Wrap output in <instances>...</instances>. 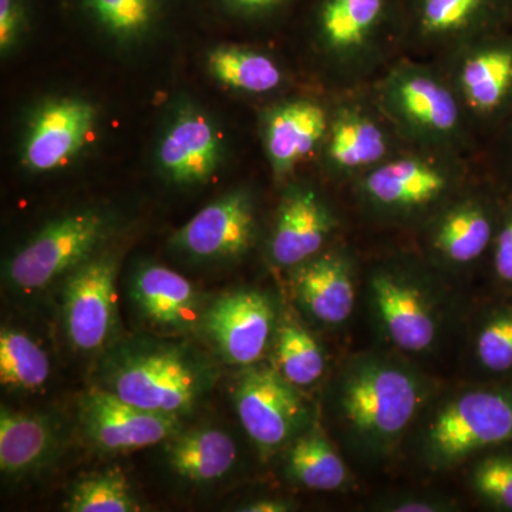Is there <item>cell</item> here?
<instances>
[{
	"instance_id": "obj_26",
	"label": "cell",
	"mask_w": 512,
	"mask_h": 512,
	"mask_svg": "<svg viewBox=\"0 0 512 512\" xmlns=\"http://www.w3.org/2000/svg\"><path fill=\"white\" fill-rule=\"evenodd\" d=\"M64 510L70 512H137L143 510L120 468L90 474L74 484Z\"/></svg>"
},
{
	"instance_id": "obj_27",
	"label": "cell",
	"mask_w": 512,
	"mask_h": 512,
	"mask_svg": "<svg viewBox=\"0 0 512 512\" xmlns=\"http://www.w3.org/2000/svg\"><path fill=\"white\" fill-rule=\"evenodd\" d=\"M101 29L119 43H134L153 29L158 0H84Z\"/></svg>"
},
{
	"instance_id": "obj_6",
	"label": "cell",
	"mask_w": 512,
	"mask_h": 512,
	"mask_svg": "<svg viewBox=\"0 0 512 512\" xmlns=\"http://www.w3.org/2000/svg\"><path fill=\"white\" fill-rule=\"evenodd\" d=\"M97 109L82 97H50L26 124L20 157L32 173L59 170L77 157L96 126Z\"/></svg>"
},
{
	"instance_id": "obj_3",
	"label": "cell",
	"mask_w": 512,
	"mask_h": 512,
	"mask_svg": "<svg viewBox=\"0 0 512 512\" xmlns=\"http://www.w3.org/2000/svg\"><path fill=\"white\" fill-rule=\"evenodd\" d=\"M512 443V383L477 387L444 404L426 434L429 461L451 467L483 450Z\"/></svg>"
},
{
	"instance_id": "obj_15",
	"label": "cell",
	"mask_w": 512,
	"mask_h": 512,
	"mask_svg": "<svg viewBox=\"0 0 512 512\" xmlns=\"http://www.w3.org/2000/svg\"><path fill=\"white\" fill-rule=\"evenodd\" d=\"M330 229L332 218L315 192H289L279 208L272 235V261L285 268H295L308 261L323 247Z\"/></svg>"
},
{
	"instance_id": "obj_16",
	"label": "cell",
	"mask_w": 512,
	"mask_h": 512,
	"mask_svg": "<svg viewBox=\"0 0 512 512\" xmlns=\"http://www.w3.org/2000/svg\"><path fill=\"white\" fill-rule=\"evenodd\" d=\"M59 429L42 414L0 412V470L3 476L22 478L45 467L59 450Z\"/></svg>"
},
{
	"instance_id": "obj_13",
	"label": "cell",
	"mask_w": 512,
	"mask_h": 512,
	"mask_svg": "<svg viewBox=\"0 0 512 512\" xmlns=\"http://www.w3.org/2000/svg\"><path fill=\"white\" fill-rule=\"evenodd\" d=\"M372 298L384 332L404 352H426L437 339V320L416 285L390 274L372 279Z\"/></svg>"
},
{
	"instance_id": "obj_11",
	"label": "cell",
	"mask_w": 512,
	"mask_h": 512,
	"mask_svg": "<svg viewBox=\"0 0 512 512\" xmlns=\"http://www.w3.org/2000/svg\"><path fill=\"white\" fill-rule=\"evenodd\" d=\"M255 237V214L245 191H232L202 208L171 238V247L197 261L244 255Z\"/></svg>"
},
{
	"instance_id": "obj_35",
	"label": "cell",
	"mask_w": 512,
	"mask_h": 512,
	"mask_svg": "<svg viewBox=\"0 0 512 512\" xmlns=\"http://www.w3.org/2000/svg\"><path fill=\"white\" fill-rule=\"evenodd\" d=\"M25 29V9L22 0H0V52L8 56Z\"/></svg>"
},
{
	"instance_id": "obj_32",
	"label": "cell",
	"mask_w": 512,
	"mask_h": 512,
	"mask_svg": "<svg viewBox=\"0 0 512 512\" xmlns=\"http://www.w3.org/2000/svg\"><path fill=\"white\" fill-rule=\"evenodd\" d=\"M471 485L488 507L512 512V443L490 448L474 464Z\"/></svg>"
},
{
	"instance_id": "obj_10",
	"label": "cell",
	"mask_w": 512,
	"mask_h": 512,
	"mask_svg": "<svg viewBox=\"0 0 512 512\" xmlns=\"http://www.w3.org/2000/svg\"><path fill=\"white\" fill-rule=\"evenodd\" d=\"M224 156V141L214 120L194 104L171 113L157 146V165L171 183L201 184L210 180Z\"/></svg>"
},
{
	"instance_id": "obj_36",
	"label": "cell",
	"mask_w": 512,
	"mask_h": 512,
	"mask_svg": "<svg viewBox=\"0 0 512 512\" xmlns=\"http://www.w3.org/2000/svg\"><path fill=\"white\" fill-rule=\"evenodd\" d=\"M386 510L394 512H436L447 510L446 505L434 500H421V498H407L389 505Z\"/></svg>"
},
{
	"instance_id": "obj_12",
	"label": "cell",
	"mask_w": 512,
	"mask_h": 512,
	"mask_svg": "<svg viewBox=\"0 0 512 512\" xmlns=\"http://www.w3.org/2000/svg\"><path fill=\"white\" fill-rule=\"evenodd\" d=\"M131 295L148 325L163 332H190L204 316L194 286L167 266L141 265L134 274Z\"/></svg>"
},
{
	"instance_id": "obj_24",
	"label": "cell",
	"mask_w": 512,
	"mask_h": 512,
	"mask_svg": "<svg viewBox=\"0 0 512 512\" xmlns=\"http://www.w3.org/2000/svg\"><path fill=\"white\" fill-rule=\"evenodd\" d=\"M50 376V360L42 346L20 330L0 333V382L13 390L36 392Z\"/></svg>"
},
{
	"instance_id": "obj_17",
	"label": "cell",
	"mask_w": 512,
	"mask_h": 512,
	"mask_svg": "<svg viewBox=\"0 0 512 512\" xmlns=\"http://www.w3.org/2000/svg\"><path fill=\"white\" fill-rule=\"evenodd\" d=\"M326 130L325 111L311 101H291L269 111L265 144L276 175H285L312 153Z\"/></svg>"
},
{
	"instance_id": "obj_38",
	"label": "cell",
	"mask_w": 512,
	"mask_h": 512,
	"mask_svg": "<svg viewBox=\"0 0 512 512\" xmlns=\"http://www.w3.org/2000/svg\"><path fill=\"white\" fill-rule=\"evenodd\" d=\"M278 0H231L232 5L244 10L265 9L274 5Z\"/></svg>"
},
{
	"instance_id": "obj_29",
	"label": "cell",
	"mask_w": 512,
	"mask_h": 512,
	"mask_svg": "<svg viewBox=\"0 0 512 512\" xmlns=\"http://www.w3.org/2000/svg\"><path fill=\"white\" fill-rule=\"evenodd\" d=\"M397 96L406 113L421 126L439 131H448L456 126V101L434 80L421 76L410 77L400 84Z\"/></svg>"
},
{
	"instance_id": "obj_22",
	"label": "cell",
	"mask_w": 512,
	"mask_h": 512,
	"mask_svg": "<svg viewBox=\"0 0 512 512\" xmlns=\"http://www.w3.org/2000/svg\"><path fill=\"white\" fill-rule=\"evenodd\" d=\"M286 473L311 490L335 491L348 481V468L325 434L316 427L293 441Z\"/></svg>"
},
{
	"instance_id": "obj_7",
	"label": "cell",
	"mask_w": 512,
	"mask_h": 512,
	"mask_svg": "<svg viewBox=\"0 0 512 512\" xmlns=\"http://www.w3.org/2000/svg\"><path fill=\"white\" fill-rule=\"evenodd\" d=\"M84 437L104 453H128L168 441L183 430L181 419L124 402L104 387L89 390L79 406Z\"/></svg>"
},
{
	"instance_id": "obj_20",
	"label": "cell",
	"mask_w": 512,
	"mask_h": 512,
	"mask_svg": "<svg viewBox=\"0 0 512 512\" xmlns=\"http://www.w3.org/2000/svg\"><path fill=\"white\" fill-rule=\"evenodd\" d=\"M446 187L443 175L429 165L414 160L393 161L367 177V194L379 204L412 208L429 204Z\"/></svg>"
},
{
	"instance_id": "obj_25",
	"label": "cell",
	"mask_w": 512,
	"mask_h": 512,
	"mask_svg": "<svg viewBox=\"0 0 512 512\" xmlns=\"http://www.w3.org/2000/svg\"><path fill=\"white\" fill-rule=\"evenodd\" d=\"M276 370L296 387L312 386L325 373L326 360L315 338L295 322L276 332Z\"/></svg>"
},
{
	"instance_id": "obj_34",
	"label": "cell",
	"mask_w": 512,
	"mask_h": 512,
	"mask_svg": "<svg viewBox=\"0 0 512 512\" xmlns=\"http://www.w3.org/2000/svg\"><path fill=\"white\" fill-rule=\"evenodd\" d=\"M491 251L495 282L512 295V201L501 212Z\"/></svg>"
},
{
	"instance_id": "obj_14",
	"label": "cell",
	"mask_w": 512,
	"mask_h": 512,
	"mask_svg": "<svg viewBox=\"0 0 512 512\" xmlns=\"http://www.w3.org/2000/svg\"><path fill=\"white\" fill-rule=\"evenodd\" d=\"M292 288L302 308L319 322L342 325L352 316L355 282L339 255H320L295 266Z\"/></svg>"
},
{
	"instance_id": "obj_23",
	"label": "cell",
	"mask_w": 512,
	"mask_h": 512,
	"mask_svg": "<svg viewBox=\"0 0 512 512\" xmlns=\"http://www.w3.org/2000/svg\"><path fill=\"white\" fill-rule=\"evenodd\" d=\"M208 72L217 82L245 93H268L282 83L271 57L239 46H218L208 53Z\"/></svg>"
},
{
	"instance_id": "obj_5",
	"label": "cell",
	"mask_w": 512,
	"mask_h": 512,
	"mask_svg": "<svg viewBox=\"0 0 512 512\" xmlns=\"http://www.w3.org/2000/svg\"><path fill=\"white\" fill-rule=\"evenodd\" d=\"M234 402L242 427L264 456L288 446L308 421V403L299 387L274 367H245L235 384Z\"/></svg>"
},
{
	"instance_id": "obj_33",
	"label": "cell",
	"mask_w": 512,
	"mask_h": 512,
	"mask_svg": "<svg viewBox=\"0 0 512 512\" xmlns=\"http://www.w3.org/2000/svg\"><path fill=\"white\" fill-rule=\"evenodd\" d=\"M483 0H426L424 26L431 32L460 28L480 9Z\"/></svg>"
},
{
	"instance_id": "obj_21",
	"label": "cell",
	"mask_w": 512,
	"mask_h": 512,
	"mask_svg": "<svg viewBox=\"0 0 512 512\" xmlns=\"http://www.w3.org/2000/svg\"><path fill=\"white\" fill-rule=\"evenodd\" d=\"M500 217L478 202L457 208L441 222L436 247L454 264H471L493 247Z\"/></svg>"
},
{
	"instance_id": "obj_4",
	"label": "cell",
	"mask_w": 512,
	"mask_h": 512,
	"mask_svg": "<svg viewBox=\"0 0 512 512\" xmlns=\"http://www.w3.org/2000/svg\"><path fill=\"white\" fill-rule=\"evenodd\" d=\"M107 232L109 220L99 211L73 212L50 222L10 259V285L23 292L43 291L92 258Z\"/></svg>"
},
{
	"instance_id": "obj_37",
	"label": "cell",
	"mask_w": 512,
	"mask_h": 512,
	"mask_svg": "<svg viewBox=\"0 0 512 512\" xmlns=\"http://www.w3.org/2000/svg\"><path fill=\"white\" fill-rule=\"evenodd\" d=\"M291 510V504L278 500L255 501V503L245 505L244 508H239V511L245 512H285Z\"/></svg>"
},
{
	"instance_id": "obj_9",
	"label": "cell",
	"mask_w": 512,
	"mask_h": 512,
	"mask_svg": "<svg viewBox=\"0 0 512 512\" xmlns=\"http://www.w3.org/2000/svg\"><path fill=\"white\" fill-rule=\"evenodd\" d=\"M201 323L225 362L247 367L258 363L268 349L275 309L264 293L232 292L205 309Z\"/></svg>"
},
{
	"instance_id": "obj_30",
	"label": "cell",
	"mask_w": 512,
	"mask_h": 512,
	"mask_svg": "<svg viewBox=\"0 0 512 512\" xmlns=\"http://www.w3.org/2000/svg\"><path fill=\"white\" fill-rule=\"evenodd\" d=\"M383 0H329L323 10L326 39L336 49H349L365 40L382 10Z\"/></svg>"
},
{
	"instance_id": "obj_8",
	"label": "cell",
	"mask_w": 512,
	"mask_h": 512,
	"mask_svg": "<svg viewBox=\"0 0 512 512\" xmlns=\"http://www.w3.org/2000/svg\"><path fill=\"white\" fill-rule=\"evenodd\" d=\"M117 262L111 255L92 256L69 274L63 316L67 338L80 352H97L116 326Z\"/></svg>"
},
{
	"instance_id": "obj_39",
	"label": "cell",
	"mask_w": 512,
	"mask_h": 512,
	"mask_svg": "<svg viewBox=\"0 0 512 512\" xmlns=\"http://www.w3.org/2000/svg\"><path fill=\"white\" fill-rule=\"evenodd\" d=\"M508 141H510V156L512 158V124L510 127V136H508Z\"/></svg>"
},
{
	"instance_id": "obj_2",
	"label": "cell",
	"mask_w": 512,
	"mask_h": 512,
	"mask_svg": "<svg viewBox=\"0 0 512 512\" xmlns=\"http://www.w3.org/2000/svg\"><path fill=\"white\" fill-rule=\"evenodd\" d=\"M423 383L403 367L376 357L357 360L340 386V409L357 436L373 447H392L424 402Z\"/></svg>"
},
{
	"instance_id": "obj_28",
	"label": "cell",
	"mask_w": 512,
	"mask_h": 512,
	"mask_svg": "<svg viewBox=\"0 0 512 512\" xmlns=\"http://www.w3.org/2000/svg\"><path fill=\"white\" fill-rule=\"evenodd\" d=\"M478 366L488 375L512 379V298L487 312L474 342Z\"/></svg>"
},
{
	"instance_id": "obj_18",
	"label": "cell",
	"mask_w": 512,
	"mask_h": 512,
	"mask_svg": "<svg viewBox=\"0 0 512 512\" xmlns=\"http://www.w3.org/2000/svg\"><path fill=\"white\" fill-rule=\"evenodd\" d=\"M168 466L184 480L210 484L227 476L237 463L238 448L225 431L202 427L181 430L168 439Z\"/></svg>"
},
{
	"instance_id": "obj_31",
	"label": "cell",
	"mask_w": 512,
	"mask_h": 512,
	"mask_svg": "<svg viewBox=\"0 0 512 512\" xmlns=\"http://www.w3.org/2000/svg\"><path fill=\"white\" fill-rule=\"evenodd\" d=\"M329 153L340 167H363L384 156L386 140L372 121L350 117L339 121L333 128Z\"/></svg>"
},
{
	"instance_id": "obj_19",
	"label": "cell",
	"mask_w": 512,
	"mask_h": 512,
	"mask_svg": "<svg viewBox=\"0 0 512 512\" xmlns=\"http://www.w3.org/2000/svg\"><path fill=\"white\" fill-rule=\"evenodd\" d=\"M463 86L468 103L478 113L512 109V40L485 46L464 66Z\"/></svg>"
},
{
	"instance_id": "obj_1",
	"label": "cell",
	"mask_w": 512,
	"mask_h": 512,
	"mask_svg": "<svg viewBox=\"0 0 512 512\" xmlns=\"http://www.w3.org/2000/svg\"><path fill=\"white\" fill-rule=\"evenodd\" d=\"M210 373L187 349L165 343L121 348L106 366V384L124 402L181 419L200 404Z\"/></svg>"
}]
</instances>
